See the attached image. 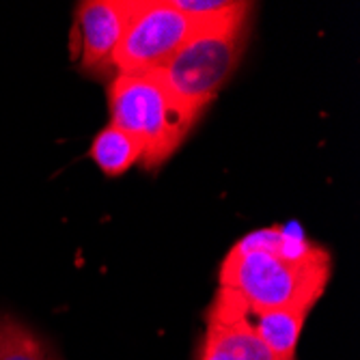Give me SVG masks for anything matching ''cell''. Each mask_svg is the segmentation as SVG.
I'll return each instance as SVG.
<instances>
[{
	"instance_id": "9c48e42d",
	"label": "cell",
	"mask_w": 360,
	"mask_h": 360,
	"mask_svg": "<svg viewBox=\"0 0 360 360\" xmlns=\"http://www.w3.org/2000/svg\"><path fill=\"white\" fill-rule=\"evenodd\" d=\"M89 153L95 165L100 167V171L108 177H119L127 173L136 162L143 160L141 143L112 123H108L102 132L93 139Z\"/></svg>"
},
{
	"instance_id": "30bf717a",
	"label": "cell",
	"mask_w": 360,
	"mask_h": 360,
	"mask_svg": "<svg viewBox=\"0 0 360 360\" xmlns=\"http://www.w3.org/2000/svg\"><path fill=\"white\" fill-rule=\"evenodd\" d=\"M0 360H60V356L22 319L0 313Z\"/></svg>"
},
{
	"instance_id": "277c9868",
	"label": "cell",
	"mask_w": 360,
	"mask_h": 360,
	"mask_svg": "<svg viewBox=\"0 0 360 360\" xmlns=\"http://www.w3.org/2000/svg\"><path fill=\"white\" fill-rule=\"evenodd\" d=\"M194 26L173 0H132L115 52V76L158 74L192 37Z\"/></svg>"
},
{
	"instance_id": "5b68a950",
	"label": "cell",
	"mask_w": 360,
	"mask_h": 360,
	"mask_svg": "<svg viewBox=\"0 0 360 360\" xmlns=\"http://www.w3.org/2000/svg\"><path fill=\"white\" fill-rule=\"evenodd\" d=\"M132 0H89L74 13L72 56L82 74L115 78V52L125 30Z\"/></svg>"
},
{
	"instance_id": "3957f363",
	"label": "cell",
	"mask_w": 360,
	"mask_h": 360,
	"mask_svg": "<svg viewBox=\"0 0 360 360\" xmlns=\"http://www.w3.org/2000/svg\"><path fill=\"white\" fill-rule=\"evenodd\" d=\"M246 28L192 32L158 76L184 106L203 115L238 70L248 39Z\"/></svg>"
},
{
	"instance_id": "6da1fadb",
	"label": "cell",
	"mask_w": 360,
	"mask_h": 360,
	"mask_svg": "<svg viewBox=\"0 0 360 360\" xmlns=\"http://www.w3.org/2000/svg\"><path fill=\"white\" fill-rule=\"evenodd\" d=\"M330 252L296 224L268 226L244 236L220 266V287L250 307L311 311L330 281Z\"/></svg>"
},
{
	"instance_id": "8992f818",
	"label": "cell",
	"mask_w": 360,
	"mask_h": 360,
	"mask_svg": "<svg viewBox=\"0 0 360 360\" xmlns=\"http://www.w3.org/2000/svg\"><path fill=\"white\" fill-rule=\"evenodd\" d=\"M196 360H278L240 315L238 293L218 287Z\"/></svg>"
},
{
	"instance_id": "52a82bcc",
	"label": "cell",
	"mask_w": 360,
	"mask_h": 360,
	"mask_svg": "<svg viewBox=\"0 0 360 360\" xmlns=\"http://www.w3.org/2000/svg\"><path fill=\"white\" fill-rule=\"evenodd\" d=\"M236 293V291H233ZM240 315L255 337L278 360H296L298 341L307 321V311L300 309H259L238 296Z\"/></svg>"
},
{
	"instance_id": "ba28073f",
	"label": "cell",
	"mask_w": 360,
	"mask_h": 360,
	"mask_svg": "<svg viewBox=\"0 0 360 360\" xmlns=\"http://www.w3.org/2000/svg\"><path fill=\"white\" fill-rule=\"evenodd\" d=\"M175 7L188 15L194 32H222L248 26L250 3L236 0H173Z\"/></svg>"
},
{
	"instance_id": "7a4b0ae2",
	"label": "cell",
	"mask_w": 360,
	"mask_h": 360,
	"mask_svg": "<svg viewBox=\"0 0 360 360\" xmlns=\"http://www.w3.org/2000/svg\"><path fill=\"white\" fill-rule=\"evenodd\" d=\"M110 123L134 136L143 147V165L158 169L179 149L199 121L158 74L115 76L108 84Z\"/></svg>"
}]
</instances>
